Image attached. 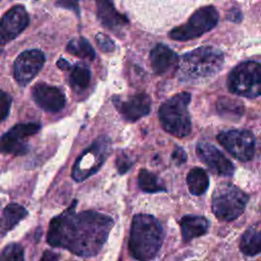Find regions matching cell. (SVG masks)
<instances>
[{
  "mask_svg": "<svg viewBox=\"0 0 261 261\" xmlns=\"http://www.w3.org/2000/svg\"><path fill=\"white\" fill-rule=\"evenodd\" d=\"M96 4L98 18L103 25L116 29L127 23V19L117 12L111 0H96Z\"/></svg>",
  "mask_w": 261,
  "mask_h": 261,
  "instance_id": "cell-19",
  "label": "cell"
},
{
  "mask_svg": "<svg viewBox=\"0 0 261 261\" xmlns=\"http://www.w3.org/2000/svg\"><path fill=\"white\" fill-rule=\"evenodd\" d=\"M45 55L41 50L30 49L20 53L13 65L15 81L20 86H27L39 73L45 63Z\"/></svg>",
  "mask_w": 261,
  "mask_h": 261,
  "instance_id": "cell-12",
  "label": "cell"
},
{
  "mask_svg": "<svg viewBox=\"0 0 261 261\" xmlns=\"http://www.w3.org/2000/svg\"><path fill=\"white\" fill-rule=\"evenodd\" d=\"M30 18L25 8L22 5L11 7L1 19L0 40L4 45L16 38L29 24Z\"/></svg>",
  "mask_w": 261,
  "mask_h": 261,
  "instance_id": "cell-13",
  "label": "cell"
},
{
  "mask_svg": "<svg viewBox=\"0 0 261 261\" xmlns=\"http://www.w3.org/2000/svg\"><path fill=\"white\" fill-rule=\"evenodd\" d=\"M227 88L230 93L256 98L261 95V64L256 61H245L238 64L228 74Z\"/></svg>",
  "mask_w": 261,
  "mask_h": 261,
  "instance_id": "cell-7",
  "label": "cell"
},
{
  "mask_svg": "<svg viewBox=\"0 0 261 261\" xmlns=\"http://www.w3.org/2000/svg\"><path fill=\"white\" fill-rule=\"evenodd\" d=\"M178 61L177 55L163 44L156 45L150 53L152 69L157 74H163L174 66Z\"/></svg>",
  "mask_w": 261,
  "mask_h": 261,
  "instance_id": "cell-17",
  "label": "cell"
},
{
  "mask_svg": "<svg viewBox=\"0 0 261 261\" xmlns=\"http://www.w3.org/2000/svg\"><path fill=\"white\" fill-rule=\"evenodd\" d=\"M66 51L81 58L93 59L95 57L93 47L85 38H75L70 40L66 46Z\"/></svg>",
  "mask_w": 261,
  "mask_h": 261,
  "instance_id": "cell-26",
  "label": "cell"
},
{
  "mask_svg": "<svg viewBox=\"0 0 261 261\" xmlns=\"http://www.w3.org/2000/svg\"><path fill=\"white\" fill-rule=\"evenodd\" d=\"M222 52L212 46H204L184 54L179 60L177 75L181 82H198L216 74L223 65Z\"/></svg>",
  "mask_w": 261,
  "mask_h": 261,
  "instance_id": "cell-4",
  "label": "cell"
},
{
  "mask_svg": "<svg viewBox=\"0 0 261 261\" xmlns=\"http://www.w3.org/2000/svg\"><path fill=\"white\" fill-rule=\"evenodd\" d=\"M138 184L140 189L147 193H158L166 191L163 182H161L157 175L146 169H142L139 172Z\"/></svg>",
  "mask_w": 261,
  "mask_h": 261,
  "instance_id": "cell-24",
  "label": "cell"
},
{
  "mask_svg": "<svg viewBox=\"0 0 261 261\" xmlns=\"http://www.w3.org/2000/svg\"><path fill=\"white\" fill-rule=\"evenodd\" d=\"M218 21V12L213 6L197 9L188 21L169 32V38L176 41H189L212 30Z\"/></svg>",
  "mask_w": 261,
  "mask_h": 261,
  "instance_id": "cell-9",
  "label": "cell"
},
{
  "mask_svg": "<svg viewBox=\"0 0 261 261\" xmlns=\"http://www.w3.org/2000/svg\"><path fill=\"white\" fill-rule=\"evenodd\" d=\"M110 150L111 142L108 137L101 136L96 139L75 161L72 167V178L75 181H82L92 176L105 162Z\"/></svg>",
  "mask_w": 261,
  "mask_h": 261,
  "instance_id": "cell-8",
  "label": "cell"
},
{
  "mask_svg": "<svg viewBox=\"0 0 261 261\" xmlns=\"http://www.w3.org/2000/svg\"><path fill=\"white\" fill-rule=\"evenodd\" d=\"M10 105H11V97L7 93L2 91L0 93V118L2 121L7 117L9 113Z\"/></svg>",
  "mask_w": 261,
  "mask_h": 261,
  "instance_id": "cell-29",
  "label": "cell"
},
{
  "mask_svg": "<svg viewBox=\"0 0 261 261\" xmlns=\"http://www.w3.org/2000/svg\"><path fill=\"white\" fill-rule=\"evenodd\" d=\"M116 166L119 173H125L132 166V161L127 155L121 153L116 160Z\"/></svg>",
  "mask_w": 261,
  "mask_h": 261,
  "instance_id": "cell-30",
  "label": "cell"
},
{
  "mask_svg": "<svg viewBox=\"0 0 261 261\" xmlns=\"http://www.w3.org/2000/svg\"><path fill=\"white\" fill-rule=\"evenodd\" d=\"M240 249L247 256H255L261 253V221L252 224L243 233Z\"/></svg>",
  "mask_w": 261,
  "mask_h": 261,
  "instance_id": "cell-20",
  "label": "cell"
},
{
  "mask_svg": "<svg viewBox=\"0 0 261 261\" xmlns=\"http://www.w3.org/2000/svg\"><path fill=\"white\" fill-rule=\"evenodd\" d=\"M96 42L98 44V46L100 47V49L104 52H111L114 50L115 48V44L114 42L105 34L103 33H99L96 35L95 37Z\"/></svg>",
  "mask_w": 261,
  "mask_h": 261,
  "instance_id": "cell-28",
  "label": "cell"
},
{
  "mask_svg": "<svg viewBox=\"0 0 261 261\" xmlns=\"http://www.w3.org/2000/svg\"><path fill=\"white\" fill-rule=\"evenodd\" d=\"M41 128L38 122L17 123L1 138V151L6 154L20 156L29 151L27 138L37 134Z\"/></svg>",
  "mask_w": 261,
  "mask_h": 261,
  "instance_id": "cell-11",
  "label": "cell"
},
{
  "mask_svg": "<svg viewBox=\"0 0 261 261\" xmlns=\"http://www.w3.org/2000/svg\"><path fill=\"white\" fill-rule=\"evenodd\" d=\"M249 197L238 187L224 182L212 195V212L221 221H232L243 214Z\"/></svg>",
  "mask_w": 261,
  "mask_h": 261,
  "instance_id": "cell-6",
  "label": "cell"
},
{
  "mask_svg": "<svg viewBox=\"0 0 261 261\" xmlns=\"http://www.w3.org/2000/svg\"><path fill=\"white\" fill-rule=\"evenodd\" d=\"M171 159L176 165H180L187 161V154L182 148L176 147L172 152Z\"/></svg>",
  "mask_w": 261,
  "mask_h": 261,
  "instance_id": "cell-31",
  "label": "cell"
},
{
  "mask_svg": "<svg viewBox=\"0 0 261 261\" xmlns=\"http://www.w3.org/2000/svg\"><path fill=\"white\" fill-rule=\"evenodd\" d=\"M40 261H59V255L52 251H45Z\"/></svg>",
  "mask_w": 261,
  "mask_h": 261,
  "instance_id": "cell-32",
  "label": "cell"
},
{
  "mask_svg": "<svg viewBox=\"0 0 261 261\" xmlns=\"http://www.w3.org/2000/svg\"><path fill=\"white\" fill-rule=\"evenodd\" d=\"M144 29L157 32L184 19L196 0H117Z\"/></svg>",
  "mask_w": 261,
  "mask_h": 261,
  "instance_id": "cell-2",
  "label": "cell"
},
{
  "mask_svg": "<svg viewBox=\"0 0 261 261\" xmlns=\"http://www.w3.org/2000/svg\"><path fill=\"white\" fill-rule=\"evenodd\" d=\"M198 157L204 162L213 172L230 176L234 172L233 164L213 145L207 142H200L196 147Z\"/></svg>",
  "mask_w": 261,
  "mask_h": 261,
  "instance_id": "cell-14",
  "label": "cell"
},
{
  "mask_svg": "<svg viewBox=\"0 0 261 261\" xmlns=\"http://www.w3.org/2000/svg\"><path fill=\"white\" fill-rule=\"evenodd\" d=\"M114 104L123 118L132 122L149 114L151 109V99L146 94H137L123 101L115 99Z\"/></svg>",
  "mask_w": 261,
  "mask_h": 261,
  "instance_id": "cell-16",
  "label": "cell"
},
{
  "mask_svg": "<svg viewBox=\"0 0 261 261\" xmlns=\"http://www.w3.org/2000/svg\"><path fill=\"white\" fill-rule=\"evenodd\" d=\"M28 214L27 209L15 203L8 204L3 212H2V219H1V232L5 234L7 231L11 230L20 220H22Z\"/></svg>",
  "mask_w": 261,
  "mask_h": 261,
  "instance_id": "cell-21",
  "label": "cell"
},
{
  "mask_svg": "<svg viewBox=\"0 0 261 261\" xmlns=\"http://www.w3.org/2000/svg\"><path fill=\"white\" fill-rule=\"evenodd\" d=\"M187 184L192 195L200 196L207 191L209 186V178L207 173L202 168L195 167L188 173Z\"/></svg>",
  "mask_w": 261,
  "mask_h": 261,
  "instance_id": "cell-22",
  "label": "cell"
},
{
  "mask_svg": "<svg viewBox=\"0 0 261 261\" xmlns=\"http://www.w3.org/2000/svg\"><path fill=\"white\" fill-rule=\"evenodd\" d=\"M191 95L178 93L165 101L159 108L158 115L162 127L169 134L182 138L191 132V117L188 106Z\"/></svg>",
  "mask_w": 261,
  "mask_h": 261,
  "instance_id": "cell-5",
  "label": "cell"
},
{
  "mask_svg": "<svg viewBox=\"0 0 261 261\" xmlns=\"http://www.w3.org/2000/svg\"><path fill=\"white\" fill-rule=\"evenodd\" d=\"M179 226L184 241L189 242L194 238L205 234L208 230V220L203 216L185 215L179 220Z\"/></svg>",
  "mask_w": 261,
  "mask_h": 261,
  "instance_id": "cell-18",
  "label": "cell"
},
{
  "mask_svg": "<svg viewBox=\"0 0 261 261\" xmlns=\"http://www.w3.org/2000/svg\"><path fill=\"white\" fill-rule=\"evenodd\" d=\"M91 81V71L85 64H76L70 75H69V83L72 89L75 91L85 90Z\"/></svg>",
  "mask_w": 261,
  "mask_h": 261,
  "instance_id": "cell-25",
  "label": "cell"
},
{
  "mask_svg": "<svg viewBox=\"0 0 261 261\" xmlns=\"http://www.w3.org/2000/svg\"><path fill=\"white\" fill-rule=\"evenodd\" d=\"M163 242V229L159 221L148 214L133 218L128 242L129 253L139 261H150L159 252Z\"/></svg>",
  "mask_w": 261,
  "mask_h": 261,
  "instance_id": "cell-3",
  "label": "cell"
},
{
  "mask_svg": "<svg viewBox=\"0 0 261 261\" xmlns=\"http://www.w3.org/2000/svg\"><path fill=\"white\" fill-rule=\"evenodd\" d=\"M36 104L49 112L60 111L65 105L64 94L56 87L47 84H37L32 91Z\"/></svg>",
  "mask_w": 261,
  "mask_h": 261,
  "instance_id": "cell-15",
  "label": "cell"
},
{
  "mask_svg": "<svg viewBox=\"0 0 261 261\" xmlns=\"http://www.w3.org/2000/svg\"><path fill=\"white\" fill-rule=\"evenodd\" d=\"M71 206L49 224L47 242L52 247L64 248L79 256L96 255L105 244L113 226L111 217L95 211L75 212Z\"/></svg>",
  "mask_w": 261,
  "mask_h": 261,
  "instance_id": "cell-1",
  "label": "cell"
},
{
  "mask_svg": "<svg viewBox=\"0 0 261 261\" xmlns=\"http://www.w3.org/2000/svg\"><path fill=\"white\" fill-rule=\"evenodd\" d=\"M218 142L234 158L248 161L255 153V139L251 132L246 129H230L221 132L217 136Z\"/></svg>",
  "mask_w": 261,
  "mask_h": 261,
  "instance_id": "cell-10",
  "label": "cell"
},
{
  "mask_svg": "<svg viewBox=\"0 0 261 261\" xmlns=\"http://www.w3.org/2000/svg\"><path fill=\"white\" fill-rule=\"evenodd\" d=\"M1 261H24L22 247L15 243L8 244L2 250Z\"/></svg>",
  "mask_w": 261,
  "mask_h": 261,
  "instance_id": "cell-27",
  "label": "cell"
},
{
  "mask_svg": "<svg viewBox=\"0 0 261 261\" xmlns=\"http://www.w3.org/2000/svg\"><path fill=\"white\" fill-rule=\"evenodd\" d=\"M216 108L221 116L239 118L244 113V105L239 100L228 97H221L216 103Z\"/></svg>",
  "mask_w": 261,
  "mask_h": 261,
  "instance_id": "cell-23",
  "label": "cell"
}]
</instances>
